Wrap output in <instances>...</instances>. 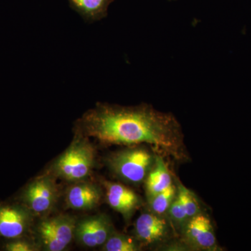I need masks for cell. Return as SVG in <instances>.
I'll use <instances>...</instances> for the list:
<instances>
[{"label": "cell", "instance_id": "obj_1", "mask_svg": "<svg viewBox=\"0 0 251 251\" xmlns=\"http://www.w3.org/2000/svg\"><path fill=\"white\" fill-rule=\"evenodd\" d=\"M80 128L87 136L110 145L145 143L157 151L184 160V135L174 115L147 105L135 107L99 105L81 119Z\"/></svg>", "mask_w": 251, "mask_h": 251}, {"label": "cell", "instance_id": "obj_2", "mask_svg": "<svg viewBox=\"0 0 251 251\" xmlns=\"http://www.w3.org/2000/svg\"><path fill=\"white\" fill-rule=\"evenodd\" d=\"M95 150L88 140L77 138L57 158L53 166L56 176L69 181H80L92 171Z\"/></svg>", "mask_w": 251, "mask_h": 251}, {"label": "cell", "instance_id": "obj_3", "mask_svg": "<svg viewBox=\"0 0 251 251\" xmlns=\"http://www.w3.org/2000/svg\"><path fill=\"white\" fill-rule=\"evenodd\" d=\"M154 162V157L148 150L132 148L112 155L108 159V165L119 177L139 184L146 179Z\"/></svg>", "mask_w": 251, "mask_h": 251}, {"label": "cell", "instance_id": "obj_4", "mask_svg": "<svg viewBox=\"0 0 251 251\" xmlns=\"http://www.w3.org/2000/svg\"><path fill=\"white\" fill-rule=\"evenodd\" d=\"M76 221L74 217L59 215L43 220L37 227L41 244L48 251H62L75 237Z\"/></svg>", "mask_w": 251, "mask_h": 251}, {"label": "cell", "instance_id": "obj_5", "mask_svg": "<svg viewBox=\"0 0 251 251\" xmlns=\"http://www.w3.org/2000/svg\"><path fill=\"white\" fill-rule=\"evenodd\" d=\"M112 234L110 219L105 215L92 216L76 223L75 237L82 245L94 248L103 246Z\"/></svg>", "mask_w": 251, "mask_h": 251}, {"label": "cell", "instance_id": "obj_6", "mask_svg": "<svg viewBox=\"0 0 251 251\" xmlns=\"http://www.w3.org/2000/svg\"><path fill=\"white\" fill-rule=\"evenodd\" d=\"M57 198V189L53 181L47 176L38 177L28 186L25 201L31 211L44 214L54 205Z\"/></svg>", "mask_w": 251, "mask_h": 251}, {"label": "cell", "instance_id": "obj_7", "mask_svg": "<svg viewBox=\"0 0 251 251\" xmlns=\"http://www.w3.org/2000/svg\"><path fill=\"white\" fill-rule=\"evenodd\" d=\"M186 239L194 247L212 251L216 247L214 228L209 218L198 214L190 219L185 229Z\"/></svg>", "mask_w": 251, "mask_h": 251}, {"label": "cell", "instance_id": "obj_8", "mask_svg": "<svg viewBox=\"0 0 251 251\" xmlns=\"http://www.w3.org/2000/svg\"><path fill=\"white\" fill-rule=\"evenodd\" d=\"M107 201L114 210L129 217L140 205V198L134 191L117 183L104 182Z\"/></svg>", "mask_w": 251, "mask_h": 251}, {"label": "cell", "instance_id": "obj_9", "mask_svg": "<svg viewBox=\"0 0 251 251\" xmlns=\"http://www.w3.org/2000/svg\"><path fill=\"white\" fill-rule=\"evenodd\" d=\"M31 221L30 214L22 208H0V235L8 239L21 237Z\"/></svg>", "mask_w": 251, "mask_h": 251}, {"label": "cell", "instance_id": "obj_10", "mask_svg": "<svg viewBox=\"0 0 251 251\" xmlns=\"http://www.w3.org/2000/svg\"><path fill=\"white\" fill-rule=\"evenodd\" d=\"M102 198L100 188L92 183H77L67 193L68 206L75 210H90L100 203Z\"/></svg>", "mask_w": 251, "mask_h": 251}, {"label": "cell", "instance_id": "obj_11", "mask_svg": "<svg viewBox=\"0 0 251 251\" xmlns=\"http://www.w3.org/2000/svg\"><path fill=\"white\" fill-rule=\"evenodd\" d=\"M135 230L139 240L151 244L159 242L166 237L168 225L158 214L144 213L137 219Z\"/></svg>", "mask_w": 251, "mask_h": 251}, {"label": "cell", "instance_id": "obj_12", "mask_svg": "<svg viewBox=\"0 0 251 251\" xmlns=\"http://www.w3.org/2000/svg\"><path fill=\"white\" fill-rule=\"evenodd\" d=\"M173 185L169 170L161 156L155 157L154 164L147 176L146 189L149 198L154 197Z\"/></svg>", "mask_w": 251, "mask_h": 251}, {"label": "cell", "instance_id": "obj_13", "mask_svg": "<svg viewBox=\"0 0 251 251\" xmlns=\"http://www.w3.org/2000/svg\"><path fill=\"white\" fill-rule=\"evenodd\" d=\"M176 195V188L173 185H171L163 192L158 193L154 197L150 199L153 212L158 215H161L169 210L170 206L174 201Z\"/></svg>", "mask_w": 251, "mask_h": 251}, {"label": "cell", "instance_id": "obj_14", "mask_svg": "<svg viewBox=\"0 0 251 251\" xmlns=\"http://www.w3.org/2000/svg\"><path fill=\"white\" fill-rule=\"evenodd\" d=\"M108 0H72L77 9L87 18H100L105 11Z\"/></svg>", "mask_w": 251, "mask_h": 251}, {"label": "cell", "instance_id": "obj_15", "mask_svg": "<svg viewBox=\"0 0 251 251\" xmlns=\"http://www.w3.org/2000/svg\"><path fill=\"white\" fill-rule=\"evenodd\" d=\"M103 251H136L139 250L133 239L123 234H112L103 244Z\"/></svg>", "mask_w": 251, "mask_h": 251}, {"label": "cell", "instance_id": "obj_16", "mask_svg": "<svg viewBox=\"0 0 251 251\" xmlns=\"http://www.w3.org/2000/svg\"><path fill=\"white\" fill-rule=\"evenodd\" d=\"M177 196L184 206L188 219L199 214V204L194 195L188 188L180 184L178 187Z\"/></svg>", "mask_w": 251, "mask_h": 251}, {"label": "cell", "instance_id": "obj_17", "mask_svg": "<svg viewBox=\"0 0 251 251\" xmlns=\"http://www.w3.org/2000/svg\"><path fill=\"white\" fill-rule=\"evenodd\" d=\"M169 211L171 217L175 221H177V222H183L185 220L188 219V216L186 215L184 206L181 204V201H179L177 194L175 196L174 201H173L171 206H170Z\"/></svg>", "mask_w": 251, "mask_h": 251}, {"label": "cell", "instance_id": "obj_18", "mask_svg": "<svg viewBox=\"0 0 251 251\" xmlns=\"http://www.w3.org/2000/svg\"><path fill=\"white\" fill-rule=\"evenodd\" d=\"M6 249L10 251H31L34 250L30 244H28L27 242H22V241L8 244Z\"/></svg>", "mask_w": 251, "mask_h": 251}, {"label": "cell", "instance_id": "obj_19", "mask_svg": "<svg viewBox=\"0 0 251 251\" xmlns=\"http://www.w3.org/2000/svg\"><path fill=\"white\" fill-rule=\"evenodd\" d=\"M170 1H175V0H170Z\"/></svg>", "mask_w": 251, "mask_h": 251}]
</instances>
